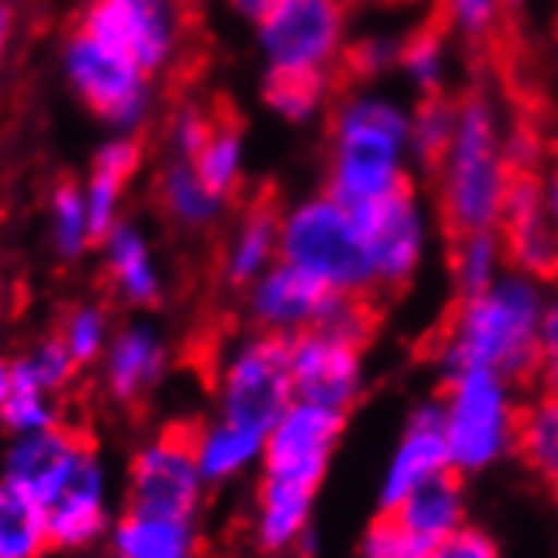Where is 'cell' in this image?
Here are the masks:
<instances>
[{"mask_svg":"<svg viewBox=\"0 0 558 558\" xmlns=\"http://www.w3.org/2000/svg\"><path fill=\"white\" fill-rule=\"evenodd\" d=\"M545 300L542 279L518 269H508L482 293L461 296L434 347L441 374L485 371L511 384L535 377Z\"/></svg>","mask_w":558,"mask_h":558,"instance_id":"1","label":"cell"},{"mask_svg":"<svg viewBox=\"0 0 558 558\" xmlns=\"http://www.w3.org/2000/svg\"><path fill=\"white\" fill-rule=\"evenodd\" d=\"M411 111L380 92H353L333 108L327 189L337 203L364 209L411 189Z\"/></svg>","mask_w":558,"mask_h":558,"instance_id":"2","label":"cell"},{"mask_svg":"<svg viewBox=\"0 0 558 558\" xmlns=\"http://www.w3.org/2000/svg\"><path fill=\"white\" fill-rule=\"evenodd\" d=\"M434 175L437 216L451 235L492 232L501 226L514 169L508 166L505 135L488 98L471 95L458 101V125Z\"/></svg>","mask_w":558,"mask_h":558,"instance_id":"3","label":"cell"},{"mask_svg":"<svg viewBox=\"0 0 558 558\" xmlns=\"http://www.w3.org/2000/svg\"><path fill=\"white\" fill-rule=\"evenodd\" d=\"M279 259L320 279L333 293H377L364 222L330 192L306 195L279 213Z\"/></svg>","mask_w":558,"mask_h":558,"instance_id":"4","label":"cell"},{"mask_svg":"<svg viewBox=\"0 0 558 558\" xmlns=\"http://www.w3.org/2000/svg\"><path fill=\"white\" fill-rule=\"evenodd\" d=\"M434 404L458 477L485 474L514 454L525 404L518 401L511 380L485 371L448 374Z\"/></svg>","mask_w":558,"mask_h":558,"instance_id":"5","label":"cell"},{"mask_svg":"<svg viewBox=\"0 0 558 558\" xmlns=\"http://www.w3.org/2000/svg\"><path fill=\"white\" fill-rule=\"evenodd\" d=\"M61 74L71 95L114 135H135L151 111V74L101 37L74 27L61 45Z\"/></svg>","mask_w":558,"mask_h":558,"instance_id":"6","label":"cell"},{"mask_svg":"<svg viewBox=\"0 0 558 558\" xmlns=\"http://www.w3.org/2000/svg\"><path fill=\"white\" fill-rule=\"evenodd\" d=\"M293 397L290 337L256 330L229 347L216 374V417L269 434Z\"/></svg>","mask_w":558,"mask_h":558,"instance_id":"7","label":"cell"},{"mask_svg":"<svg viewBox=\"0 0 558 558\" xmlns=\"http://www.w3.org/2000/svg\"><path fill=\"white\" fill-rule=\"evenodd\" d=\"M347 0H279L256 24L266 74H327L347 54Z\"/></svg>","mask_w":558,"mask_h":558,"instance_id":"8","label":"cell"},{"mask_svg":"<svg viewBox=\"0 0 558 558\" xmlns=\"http://www.w3.org/2000/svg\"><path fill=\"white\" fill-rule=\"evenodd\" d=\"M206 488L195 458V427L172 424L135 451L129 468V511L195 518Z\"/></svg>","mask_w":558,"mask_h":558,"instance_id":"9","label":"cell"},{"mask_svg":"<svg viewBox=\"0 0 558 558\" xmlns=\"http://www.w3.org/2000/svg\"><path fill=\"white\" fill-rule=\"evenodd\" d=\"M77 27L155 74L179 58L185 17L179 0H88Z\"/></svg>","mask_w":558,"mask_h":558,"instance_id":"10","label":"cell"},{"mask_svg":"<svg viewBox=\"0 0 558 558\" xmlns=\"http://www.w3.org/2000/svg\"><path fill=\"white\" fill-rule=\"evenodd\" d=\"M343 421L347 414L340 411L293 401L266 434V448L259 461L263 477L316 492L324 485L330 461L337 454Z\"/></svg>","mask_w":558,"mask_h":558,"instance_id":"11","label":"cell"},{"mask_svg":"<svg viewBox=\"0 0 558 558\" xmlns=\"http://www.w3.org/2000/svg\"><path fill=\"white\" fill-rule=\"evenodd\" d=\"M290 380L296 401L347 414L367 384L364 343L330 330L296 333L290 337Z\"/></svg>","mask_w":558,"mask_h":558,"instance_id":"12","label":"cell"},{"mask_svg":"<svg viewBox=\"0 0 558 558\" xmlns=\"http://www.w3.org/2000/svg\"><path fill=\"white\" fill-rule=\"evenodd\" d=\"M367 232V250L374 266V290H401L421 272L430 246V222L411 189L384 203L356 209Z\"/></svg>","mask_w":558,"mask_h":558,"instance_id":"13","label":"cell"},{"mask_svg":"<svg viewBox=\"0 0 558 558\" xmlns=\"http://www.w3.org/2000/svg\"><path fill=\"white\" fill-rule=\"evenodd\" d=\"M48 518L51 548L58 551H85L105 538L111 508H108V474L105 464L88 441L54 492L41 501Z\"/></svg>","mask_w":558,"mask_h":558,"instance_id":"14","label":"cell"},{"mask_svg":"<svg viewBox=\"0 0 558 558\" xmlns=\"http://www.w3.org/2000/svg\"><path fill=\"white\" fill-rule=\"evenodd\" d=\"M337 300L340 293H333L320 279H313L310 272L283 259L272 263L256 283L246 287L250 320L263 333H276V337L320 330L327 324V316L333 313Z\"/></svg>","mask_w":558,"mask_h":558,"instance_id":"15","label":"cell"},{"mask_svg":"<svg viewBox=\"0 0 558 558\" xmlns=\"http://www.w3.org/2000/svg\"><path fill=\"white\" fill-rule=\"evenodd\" d=\"M498 235L505 243V256H508L511 269L529 272L535 279L555 276L558 222L548 209V195H545L542 179H535L529 172H514L508 195H505Z\"/></svg>","mask_w":558,"mask_h":558,"instance_id":"16","label":"cell"},{"mask_svg":"<svg viewBox=\"0 0 558 558\" xmlns=\"http://www.w3.org/2000/svg\"><path fill=\"white\" fill-rule=\"evenodd\" d=\"M445 474H454V468L445 441L441 414H437L434 401H427L411 411L408 424L397 434L377 482V501L384 511H393L411 492Z\"/></svg>","mask_w":558,"mask_h":558,"instance_id":"17","label":"cell"},{"mask_svg":"<svg viewBox=\"0 0 558 558\" xmlns=\"http://www.w3.org/2000/svg\"><path fill=\"white\" fill-rule=\"evenodd\" d=\"M101 367H105V390L111 401L125 408L138 404L162 380L169 367V347L162 330L145 320L114 330L101 356Z\"/></svg>","mask_w":558,"mask_h":558,"instance_id":"18","label":"cell"},{"mask_svg":"<svg viewBox=\"0 0 558 558\" xmlns=\"http://www.w3.org/2000/svg\"><path fill=\"white\" fill-rule=\"evenodd\" d=\"M85 445L88 437L68 424L34 430V434H17L11 448L4 451L0 477H8L11 485L24 488L31 498L45 501Z\"/></svg>","mask_w":558,"mask_h":558,"instance_id":"19","label":"cell"},{"mask_svg":"<svg viewBox=\"0 0 558 558\" xmlns=\"http://www.w3.org/2000/svg\"><path fill=\"white\" fill-rule=\"evenodd\" d=\"M101 259L114 296L129 306H155L162 300V272H158L148 235L135 222H118L101 239Z\"/></svg>","mask_w":558,"mask_h":558,"instance_id":"20","label":"cell"},{"mask_svg":"<svg viewBox=\"0 0 558 558\" xmlns=\"http://www.w3.org/2000/svg\"><path fill=\"white\" fill-rule=\"evenodd\" d=\"M313 498H316V492H310V488L259 477L256 508H253V532H256L259 548L269 555L293 551L310 532Z\"/></svg>","mask_w":558,"mask_h":558,"instance_id":"21","label":"cell"},{"mask_svg":"<svg viewBox=\"0 0 558 558\" xmlns=\"http://www.w3.org/2000/svg\"><path fill=\"white\" fill-rule=\"evenodd\" d=\"M111 551L122 558H203V535L195 518L125 511L111 529Z\"/></svg>","mask_w":558,"mask_h":558,"instance_id":"22","label":"cell"},{"mask_svg":"<svg viewBox=\"0 0 558 558\" xmlns=\"http://www.w3.org/2000/svg\"><path fill=\"white\" fill-rule=\"evenodd\" d=\"M390 514L417 542H424L430 548L468 525V498H464L458 474H445V477H434V482L421 485L417 492H411Z\"/></svg>","mask_w":558,"mask_h":558,"instance_id":"23","label":"cell"},{"mask_svg":"<svg viewBox=\"0 0 558 558\" xmlns=\"http://www.w3.org/2000/svg\"><path fill=\"white\" fill-rule=\"evenodd\" d=\"M272 263H279V213L253 206L226 239L222 276L232 287H250Z\"/></svg>","mask_w":558,"mask_h":558,"instance_id":"24","label":"cell"},{"mask_svg":"<svg viewBox=\"0 0 558 558\" xmlns=\"http://www.w3.org/2000/svg\"><path fill=\"white\" fill-rule=\"evenodd\" d=\"M266 434L213 417L206 427H195V458L206 485H226L263 461Z\"/></svg>","mask_w":558,"mask_h":558,"instance_id":"25","label":"cell"},{"mask_svg":"<svg viewBox=\"0 0 558 558\" xmlns=\"http://www.w3.org/2000/svg\"><path fill=\"white\" fill-rule=\"evenodd\" d=\"M158 203H162L166 216L182 226V229H206L213 226L229 198L216 195L203 175L195 172V166L189 162V158H175L172 162H166V169L158 172Z\"/></svg>","mask_w":558,"mask_h":558,"instance_id":"26","label":"cell"},{"mask_svg":"<svg viewBox=\"0 0 558 558\" xmlns=\"http://www.w3.org/2000/svg\"><path fill=\"white\" fill-rule=\"evenodd\" d=\"M48 548L51 535L41 501L0 477V558H41Z\"/></svg>","mask_w":558,"mask_h":558,"instance_id":"27","label":"cell"},{"mask_svg":"<svg viewBox=\"0 0 558 558\" xmlns=\"http://www.w3.org/2000/svg\"><path fill=\"white\" fill-rule=\"evenodd\" d=\"M518 454L525 468L538 477V485L558 498V401L538 393L522 408V427H518Z\"/></svg>","mask_w":558,"mask_h":558,"instance_id":"28","label":"cell"},{"mask_svg":"<svg viewBox=\"0 0 558 558\" xmlns=\"http://www.w3.org/2000/svg\"><path fill=\"white\" fill-rule=\"evenodd\" d=\"M508 269L511 266H508L505 243H501L498 229L454 235V246H451V283L458 290V300L488 290L495 279H501Z\"/></svg>","mask_w":558,"mask_h":558,"instance_id":"29","label":"cell"},{"mask_svg":"<svg viewBox=\"0 0 558 558\" xmlns=\"http://www.w3.org/2000/svg\"><path fill=\"white\" fill-rule=\"evenodd\" d=\"M189 162L195 166V172L203 175V182L222 195V198H232V192L239 189V182H243L246 175V138L243 132H239V125L232 122H219L206 138V145L195 151V158H189Z\"/></svg>","mask_w":558,"mask_h":558,"instance_id":"30","label":"cell"},{"mask_svg":"<svg viewBox=\"0 0 558 558\" xmlns=\"http://www.w3.org/2000/svg\"><path fill=\"white\" fill-rule=\"evenodd\" d=\"M448 61H451L448 31L437 24H424L401 41L397 68H401V74L421 92V98H430V95H441V88H445Z\"/></svg>","mask_w":558,"mask_h":558,"instance_id":"31","label":"cell"},{"mask_svg":"<svg viewBox=\"0 0 558 558\" xmlns=\"http://www.w3.org/2000/svg\"><path fill=\"white\" fill-rule=\"evenodd\" d=\"M330 77L327 74H266L263 101L290 125H306L327 108Z\"/></svg>","mask_w":558,"mask_h":558,"instance_id":"32","label":"cell"},{"mask_svg":"<svg viewBox=\"0 0 558 558\" xmlns=\"http://www.w3.org/2000/svg\"><path fill=\"white\" fill-rule=\"evenodd\" d=\"M48 229H51V246L61 259H82L95 246V232L88 222L85 195L82 185L61 182L51 192L48 203Z\"/></svg>","mask_w":558,"mask_h":558,"instance_id":"33","label":"cell"},{"mask_svg":"<svg viewBox=\"0 0 558 558\" xmlns=\"http://www.w3.org/2000/svg\"><path fill=\"white\" fill-rule=\"evenodd\" d=\"M77 371H82V367L71 361V353L64 350V343L58 337L37 340L31 350H24L17 356V361H11L14 387L41 390V393H51V397H58L74 380Z\"/></svg>","mask_w":558,"mask_h":558,"instance_id":"34","label":"cell"},{"mask_svg":"<svg viewBox=\"0 0 558 558\" xmlns=\"http://www.w3.org/2000/svg\"><path fill=\"white\" fill-rule=\"evenodd\" d=\"M458 125V105L445 95L421 98V105L411 111V158H421L424 166H437L441 155L451 145Z\"/></svg>","mask_w":558,"mask_h":558,"instance_id":"35","label":"cell"},{"mask_svg":"<svg viewBox=\"0 0 558 558\" xmlns=\"http://www.w3.org/2000/svg\"><path fill=\"white\" fill-rule=\"evenodd\" d=\"M58 340L64 343V350L71 353V361L77 367L98 364L105 356V350H108V340H111V324H108L105 306H98V303L71 306L68 316H64V324H61Z\"/></svg>","mask_w":558,"mask_h":558,"instance_id":"36","label":"cell"},{"mask_svg":"<svg viewBox=\"0 0 558 558\" xmlns=\"http://www.w3.org/2000/svg\"><path fill=\"white\" fill-rule=\"evenodd\" d=\"M0 424H4L17 437V434H34V430L58 427L61 414H58V404H54L51 393L27 390V387H11L8 401L0 404Z\"/></svg>","mask_w":558,"mask_h":558,"instance_id":"37","label":"cell"},{"mask_svg":"<svg viewBox=\"0 0 558 558\" xmlns=\"http://www.w3.org/2000/svg\"><path fill=\"white\" fill-rule=\"evenodd\" d=\"M125 179H118L111 172H101V169H92V175L85 179L82 185V195H85V209H88V222H92V232H95V243L122 222V203H125Z\"/></svg>","mask_w":558,"mask_h":558,"instance_id":"38","label":"cell"},{"mask_svg":"<svg viewBox=\"0 0 558 558\" xmlns=\"http://www.w3.org/2000/svg\"><path fill=\"white\" fill-rule=\"evenodd\" d=\"M356 558H427V545L417 542L390 511H384L364 529Z\"/></svg>","mask_w":558,"mask_h":558,"instance_id":"39","label":"cell"},{"mask_svg":"<svg viewBox=\"0 0 558 558\" xmlns=\"http://www.w3.org/2000/svg\"><path fill=\"white\" fill-rule=\"evenodd\" d=\"M347 68L356 77H380L387 71L397 68V58H401V41L387 34H371L364 41H356L353 48H347Z\"/></svg>","mask_w":558,"mask_h":558,"instance_id":"40","label":"cell"},{"mask_svg":"<svg viewBox=\"0 0 558 558\" xmlns=\"http://www.w3.org/2000/svg\"><path fill=\"white\" fill-rule=\"evenodd\" d=\"M216 125V118L203 111L198 105H182L169 118V145L175 158H195V151L206 145L209 132Z\"/></svg>","mask_w":558,"mask_h":558,"instance_id":"41","label":"cell"},{"mask_svg":"<svg viewBox=\"0 0 558 558\" xmlns=\"http://www.w3.org/2000/svg\"><path fill=\"white\" fill-rule=\"evenodd\" d=\"M441 4L448 27L477 41V37H485L498 24V14L508 0H441Z\"/></svg>","mask_w":558,"mask_h":558,"instance_id":"42","label":"cell"},{"mask_svg":"<svg viewBox=\"0 0 558 558\" xmlns=\"http://www.w3.org/2000/svg\"><path fill=\"white\" fill-rule=\"evenodd\" d=\"M92 169L111 172L118 179L132 182L142 169V145L135 135H111L98 145L95 158H92Z\"/></svg>","mask_w":558,"mask_h":558,"instance_id":"43","label":"cell"},{"mask_svg":"<svg viewBox=\"0 0 558 558\" xmlns=\"http://www.w3.org/2000/svg\"><path fill=\"white\" fill-rule=\"evenodd\" d=\"M427 558H501V548L485 529L464 525L454 535H448L445 542L430 545Z\"/></svg>","mask_w":558,"mask_h":558,"instance_id":"44","label":"cell"},{"mask_svg":"<svg viewBox=\"0 0 558 558\" xmlns=\"http://www.w3.org/2000/svg\"><path fill=\"white\" fill-rule=\"evenodd\" d=\"M535 380H538L542 393H548V397H555V401H558V343L555 347H542Z\"/></svg>","mask_w":558,"mask_h":558,"instance_id":"45","label":"cell"},{"mask_svg":"<svg viewBox=\"0 0 558 558\" xmlns=\"http://www.w3.org/2000/svg\"><path fill=\"white\" fill-rule=\"evenodd\" d=\"M226 4L232 8V14L235 17H243V21H250V24H259L279 0H226Z\"/></svg>","mask_w":558,"mask_h":558,"instance_id":"46","label":"cell"},{"mask_svg":"<svg viewBox=\"0 0 558 558\" xmlns=\"http://www.w3.org/2000/svg\"><path fill=\"white\" fill-rule=\"evenodd\" d=\"M11 41H14V14H11V8H0V74H4Z\"/></svg>","mask_w":558,"mask_h":558,"instance_id":"47","label":"cell"},{"mask_svg":"<svg viewBox=\"0 0 558 558\" xmlns=\"http://www.w3.org/2000/svg\"><path fill=\"white\" fill-rule=\"evenodd\" d=\"M545 195H548V209L558 222V151H555V162H551V172H548V182H545Z\"/></svg>","mask_w":558,"mask_h":558,"instance_id":"48","label":"cell"},{"mask_svg":"<svg viewBox=\"0 0 558 558\" xmlns=\"http://www.w3.org/2000/svg\"><path fill=\"white\" fill-rule=\"evenodd\" d=\"M11 387H14V377H11V364H8V361H0V404L8 401Z\"/></svg>","mask_w":558,"mask_h":558,"instance_id":"49","label":"cell"},{"mask_svg":"<svg viewBox=\"0 0 558 558\" xmlns=\"http://www.w3.org/2000/svg\"><path fill=\"white\" fill-rule=\"evenodd\" d=\"M377 4H387V8H411V4H421V0H377Z\"/></svg>","mask_w":558,"mask_h":558,"instance_id":"50","label":"cell"},{"mask_svg":"<svg viewBox=\"0 0 558 558\" xmlns=\"http://www.w3.org/2000/svg\"><path fill=\"white\" fill-rule=\"evenodd\" d=\"M108 558H122V555H114V551H111V555H108Z\"/></svg>","mask_w":558,"mask_h":558,"instance_id":"51","label":"cell"},{"mask_svg":"<svg viewBox=\"0 0 558 558\" xmlns=\"http://www.w3.org/2000/svg\"><path fill=\"white\" fill-rule=\"evenodd\" d=\"M555 276H558V263H555Z\"/></svg>","mask_w":558,"mask_h":558,"instance_id":"52","label":"cell"}]
</instances>
